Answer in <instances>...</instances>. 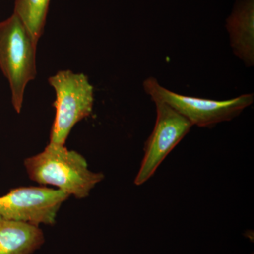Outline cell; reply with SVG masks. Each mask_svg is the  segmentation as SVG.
I'll use <instances>...</instances> for the list:
<instances>
[{"instance_id": "cell-1", "label": "cell", "mask_w": 254, "mask_h": 254, "mask_svg": "<svg viewBox=\"0 0 254 254\" xmlns=\"http://www.w3.org/2000/svg\"><path fill=\"white\" fill-rule=\"evenodd\" d=\"M24 167L33 181L58 187L78 199L88 197L105 177L103 173L91 171L86 159L78 152L53 143L41 153L26 158Z\"/></svg>"}, {"instance_id": "cell-7", "label": "cell", "mask_w": 254, "mask_h": 254, "mask_svg": "<svg viewBox=\"0 0 254 254\" xmlns=\"http://www.w3.org/2000/svg\"><path fill=\"white\" fill-rule=\"evenodd\" d=\"M234 53L247 67L254 64V0H237L226 20Z\"/></svg>"}, {"instance_id": "cell-2", "label": "cell", "mask_w": 254, "mask_h": 254, "mask_svg": "<svg viewBox=\"0 0 254 254\" xmlns=\"http://www.w3.org/2000/svg\"><path fill=\"white\" fill-rule=\"evenodd\" d=\"M37 45L14 13L0 22V70L9 82L17 113L22 109L26 87L36 77Z\"/></svg>"}, {"instance_id": "cell-9", "label": "cell", "mask_w": 254, "mask_h": 254, "mask_svg": "<svg viewBox=\"0 0 254 254\" xmlns=\"http://www.w3.org/2000/svg\"><path fill=\"white\" fill-rule=\"evenodd\" d=\"M51 0H15L14 14L38 43L45 27Z\"/></svg>"}, {"instance_id": "cell-6", "label": "cell", "mask_w": 254, "mask_h": 254, "mask_svg": "<svg viewBox=\"0 0 254 254\" xmlns=\"http://www.w3.org/2000/svg\"><path fill=\"white\" fill-rule=\"evenodd\" d=\"M157 118L153 131L144 146V155L134 180L137 186L153 176L172 150L190 132L193 125L165 103L156 102Z\"/></svg>"}, {"instance_id": "cell-4", "label": "cell", "mask_w": 254, "mask_h": 254, "mask_svg": "<svg viewBox=\"0 0 254 254\" xmlns=\"http://www.w3.org/2000/svg\"><path fill=\"white\" fill-rule=\"evenodd\" d=\"M143 89L156 103H165L185 117L192 125L213 127L240 115L254 102L253 94H244L227 100H214L178 94L164 88L156 78L143 82Z\"/></svg>"}, {"instance_id": "cell-3", "label": "cell", "mask_w": 254, "mask_h": 254, "mask_svg": "<svg viewBox=\"0 0 254 254\" xmlns=\"http://www.w3.org/2000/svg\"><path fill=\"white\" fill-rule=\"evenodd\" d=\"M54 89L55 117L50 143L65 145L73 127L91 115L94 88L88 76L71 70H61L48 78Z\"/></svg>"}, {"instance_id": "cell-8", "label": "cell", "mask_w": 254, "mask_h": 254, "mask_svg": "<svg viewBox=\"0 0 254 254\" xmlns=\"http://www.w3.org/2000/svg\"><path fill=\"white\" fill-rule=\"evenodd\" d=\"M44 242L39 227L0 218V254H32Z\"/></svg>"}, {"instance_id": "cell-5", "label": "cell", "mask_w": 254, "mask_h": 254, "mask_svg": "<svg viewBox=\"0 0 254 254\" xmlns=\"http://www.w3.org/2000/svg\"><path fill=\"white\" fill-rule=\"evenodd\" d=\"M70 195L46 187H18L0 197V218L39 227L53 225Z\"/></svg>"}]
</instances>
